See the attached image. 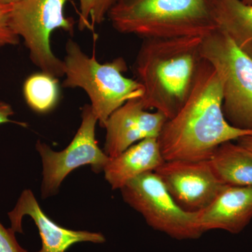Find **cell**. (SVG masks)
Listing matches in <instances>:
<instances>
[{"label": "cell", "mask_w": 252, "mask_h": 252, "mask_svg": "<svg viewBox=\"0 0 252 252\" xmlns=\"http://www.w3.org/2000/svg\"><path fill=\"white\" fill-rule=\"evenodd\" d=\"M14 110L10 104L4 102H0V125L6 123L13 122L9 117L14 114Z\"/></svg>", "instance_id": "ffe728a7"}, {"label": "cell", "mask_w": 252, "mask_h": 252, "mask_svg": "<svg viewBox=\"0 0 252 252\" xmlns=\"http://www.w3.org/2000/svg\"><path fill=\"white\" fill-rule=\"evenodd\" d=\"M243 2L247 4H252V0H241Z\"/></svg>", "instance_id": "603a6c76"}, {"label": "cell", "mask_w": 252, "mask_h": 252, "mask_svg": "<svg viewBox=\"0 0 252 252\" xmlns=\"http://www.w3.org/2000/svg\"><path fill=\"white\" fill-rule=\"evenodd\" d=\"M217 0H117L109 12L122 34L145 39L203 36L218 29Z\"/></svg>", "instance_id": "3957f363"}, {"label": "cell", "mask_w": 252, "mask_h": 252, "mask_svg": "<svg viewBox=\"0 0 252 252\" xmlns=\"http://www.w3.org/2000/svg\"><path fill=\"white\" fill-rule=\"evenodd\" d=\"M165 161L158 140L145 139L110 158L104 169V177L112 189L121 190L136 177L155 172Z\"/></svg>", "instance_id": "4fadbf2b"}, {"label": "cell", "mask_w": 252, "mask_h": 252, "mask_svg": "<svg viewBox=\"0 0 252 252\" xmlns=\"http://www.w3.org/2000/svg\"><path fill=\"white\" fill-rule=\"evenodd\" d=\"M12 5L0 4V48L5 46H16L20 42L19 36L11 30L9 14Z\"/></svg>", "instance_id": "ac0fdd59"}, {"label": "cell", "mask_w": 252, "mask_h": 252, "mask_svg": "<svg viewBox=\"0 0 252 252\" xmlns=\"http://www.w3.org/2000/svg\"><path fill=\"white\" fill-rule=\"evenodd\" d=\"M215 19L218 29L252 59V4L241 0H217Z\"/></svg>", "instance_id": "9a60e30c"}, {"label": "cell", "mask_w": 252, "mask_h": 252, "mask_svg": "<svg viewBox=\"0 0 252 252\" xmlns=\"http://www.w3.org/2000/svg\"><path fill=\"white\" fill-rule=\"evenodd\" d=\"M201 55L220 77L226 120L235 127L252 130V58L220 29L203 36Z\"/></svg>", "instance_id": "5b68a950"}, {"label": "cell", "mask_w": 252, "mask_h": 252, "mask_svg": "<svg viewBox=\"0 0 252 252\" xmlns=\"http://www.w3.org/2000/svg\"><path fill=\"white\" fill-rule=\"evenodd\" d=\"M252 135L229 124L223 111L221 82L203 60L185 103L167 119L158 142L165 160H208L220 144Z\"/></svg>", "instance_id": "6da1fadb"}, {"label": "cell", "mask_w": 252, "mask_h": 252, "mask_svg": "<svg viewBox=\"0 0 252 252\" xmlns=\"http://www.w3.org/2000/svg\"><path fill=\"white\" fill-rule=\"evenodd\" d=\"M201 36L145 39L135 74L144 89L142 102L171 119L188 97L203 61Z\"/></svg>", "instance_id": "7a4b0ae2"}, {"label": "cell", "mask_w": 252, "mask_h": 252, "mask_svg": "<svg viewBox=\"0 0 252 252\" xmlns=\"http://www.w3.org/2000/svg\"><path fill=\"white\" fill-rule=\"evenodd\" d=\"M208 162L223 185L252 187V152L238 142L220 144Z\"/></svg>", "instance_id": "5bb4252c"}, {"label": "cell", "mask_w": 252, "mask_h": 252, "mask_svg": "<svg viewBox=\"0 0 252 252\" xmlns=\"http://www.w3.org/2000/svg\"><path fill=\"white\" fill-rule=\"evenodd\" d=\"M203 233L221 230L238 234L252 220V187L226 186L215 199L198 212Z\"/></svg>", "instance_id": "7c38bea8"}, {"label": "cell", "mask_w": 252, "mask_h": 252, "mask_svg": "<svg viewBox=\"0 0 252 252\" xmlns=\"http://www.w3.org/2000/svg\"><path fill=\"white\" fill-rule=\"evenodd\" d=\"M120 190L124 201L154 230L178 240H195L203 234L198 212L182 208L155 172L136 177Z\"/></svg>", "instance_id": "52a82bcc"}, {"label": "cell", "mask_w": 252, "mask_h": 252, "mask_svg": "<svg viewBox=\"0 0 252 252\" xmlns=\"http://www.w3.org/2000/svg\"><path fill=\"white\" fill-rule=\"evenodd\" d=\"M238 143L241 144L252 152V135L245 136L237 140Z\"/></svg>", "instance_id": "44dd1931"}, {"label": "cell", "mask_w": 252, "mask_h": 252, "mask_svg": "<svg viewBox=\"0 0 252 252\" xmlns=\"http://www.w3.org/2000/svg\"><path fill=\"white\" fill-rule=\"evenodd\" d=\"M97 123L92 107L86 104L82 109L81 124L67 148L54 152L47 144L37 141L36 149L43 164L42 198L57 193L60 186L73 170L90 165L96 173L104 171L110 158L99 148L95 138Z\"/></svg>", "instance_id": "ba28073f"}, {"label": "cell", "mask_w": 252, "mask_h": 252, "mask_svg": "<svg viewBox=\"0 0 252 252\" xmlns=\"http://www.w3.org/2000/svg\"><path fill=\"white\" fill-rule=\"evenodd\" d=\"M23 94L33 111L49 112L57 105L61 96L59 79L41 71L34 73L25 81Z\"/></svg>", "instance_id": "2e32d148"}, {"label": "cell", "mask_w": 252, "mask_h": 252, "mask_svg": "<svg viewBox=\"0 0 252 252\" xmlns=\"http://www.w3.org/2000/svg\"><path fill=\"white\" fill-rule=\"evenodd\" d=\"M26 215L32 219L39 230L42 248L38 252H66L74 244L105 242L101 233L69 230L55 223L42 211L35 196L29 189L23 190L16 206L8 213L11 228L15 233H23L22 220Z\"/></svg>", "instance_id": "8fae6325"}, {"label": "cell", "mask_w": 252, "mask_h": 252, "mask_svg": "<svg viewBox=\"0 0 252 252\" xmlns=\"http://www.w3.org/2000/svg\"><path fill=\"white\" fill-rule=\"evenodd\" d=\"M117 0H79V28L93 30L96 25L102 24Z\"/></svg>", "instance_id": "e0dca14e"}, {"label": "cell", "mask_w": 252, "mask_h": 252, "mask_svg": "<svg viewBox=\"0 0 252 252\" xmlns=\"http://www.w3.org/2000/svg\"><path fill=\"white\" fill-rule=\"evenodd\" d=\"M63 62L65 77L63 87L85 91L101 127H104L109 116L123 104L143 97L140 83L124 75L127 66L124 58L100 63L94 54L90 57L70 39L66 43Z\"/></svg>", "instance_id": "277c9868"}, {"label": "cell", "mask_w": 252, "mask_h": 252, "mask_svg": "<svg viewBox=\"0 0 252 252\" xmlns=\"http://www.w3.org/2000/svg\"><path fill=\"white\" fill-rule=\"evenodd\" d=\"M0 252H28L21 248L11 228H6L0 223Z\"/></svg>", "instance_id": "d6986e66"}, {"label": "cell", "mask_w": 252, "mask_h": 252, "mask_svg": "<svg viewBox=\"0 0 252 252\" xmlns=\"http://www.w3.org/2000/svg\"><path fill=\"white\" fill-rule=\"evenodd\" d=\"M68 1L20 0L11 6L9 14L10 27L23 38L32 62L58 79L64 75L63 62L53 52L51 38L56 30L74 34L75 22L64 13Z\"/></svg>", "instance_id": "8992f818"}, {"label": "cell", "mask_w": 252, "mask_h": 252, "mask_svg": "<svg viewBox=\"0 0 252 252\" xmlns=\"http://www.w3.org/2000/svg\"><path fill=\"white\" fill-rule=\"evenodd\" d=\"M20 0H0V4L4 5H13L17 3Z\"/></svg>", "instance_id": "7402d4cb"}, {"label": "cell", "mask_w": 252, "mask_h": 252, "mask_svg": "<svg viewBox=\"0 0 252 252\" xmlns=\"http://www.w3.org/2000/svg\"><path fill=\"white\" fill-rule=\"evenodd\" d=\"M167 121L161 112H149L142 98L127 101L109 116L104 126V153L109 158L116 157L140 141L158 139Z\"/></svg>", "instance_id": "30bf717a"}, {"label": "cell", "mask_w": 252, "mask_h": 252, "mask_svg": "<svg viewBox=\"0 0 252 252\" xmlns=\"http://www.w3.org/2000/svg\"><path fill=\"white\" fill-rule=\"evenodd\" d=\"M154 172L177 203L189 212L201 211L225 186L212 171L208 160H165Z\"/></svg>", "instance_id": "9c48e42d"}]
</instances>
